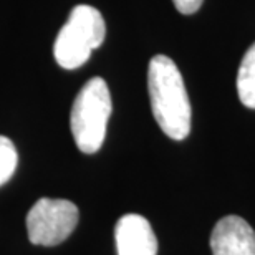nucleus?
Listing matches in <instances>:
<instances>
[{
	"label": "nucleus",
	"mask_w": 255,
	"mask_h": 255,
	"mask_svg": "<svg viewBox=\"0 0 255 255\" xmlns=\"http://www.w3.org/2000/svg\"><path fill=\"white\" fill-rule=\"evenodd\" d=\"M147 91L156 123L171 139L182 141L191 132V103L179 68L166 55L151 58Z\"/></svg>",
	"instance_id": "nucleus-1"
},
{
	"label": "nucleus",
	"mask_w": 255,
	"mask_h": 255,
	"mask_svg": "<svg viewBox=\"0 0 255 255\" xmlns=\"http://www.w3.org/2000/svg\"><path fill=\"white\" fill-rule=\"evenodd\" d=\"M113 110L106 81L100 76L88 80L76 95L71 108V134L85 154H93L101 147L106 136V126Z\"/></svg>",
	"instance_id": "nucleus-2"
},
{
	"label": "nucleus",
	"mask_w": 255,
	"mask_h": 255,
	"mask_svg": "<svg viewBox=\"0 0 255 255\" xmlns=\"http://www.w3.org/2000/svg\"><path fill=\"white\" fill-rule=\"evenodd\" d=\"M105 37L106 25L100 10L91 5H76L55 40V60L62 68H80L105 42Z\"/></svg>",
	"instance_id": "nucleus-3"
},
{
	"label": "nucleus",
	"mask_w": 255,
	"mask_h": 255,
	"mask_svg": "<svg viewBox=\"0 0 255 255\" xmlns=\"http://www.w3.org/2000/svg\"><path fill=\"white\" fill-rule=\"evenodd\" d=\"M78 207L66 199L42 197L27 216V232L33 246L53 247L70 237L78 224Z\"/></svg>",
	"instance_id": "nucleus-4"
},
{
	"label": "nucleus",
	"mask_w": 255,
	"mask_h": 255,
	"mask_svg": "<svg viewBox=\"0 0 255 255\" xmlns=\"http://www.w3.org/2000/svg\"><path fill=\"white\" fill-rule=\"evenodd\" d=\"M212 255H255V232L246 219L226 216L211 234Z\"/></svg>",
	"instance_id": "nucleus-5"
},
{
	"label": "nucleus",
	"mask_w": 255,
	"mask_h": 255,
	"mask_svg": "<svg viewBox=\"0 0 255 255\" xmlns=\"http://www.w3.org/2000/svg\"><path fill=\"white\" fill-rule=\"evenodd\" d=\"M118 255H156L157 239L149 221L139 214H126L115 227Z\"/></svg>",
	"instance_id": "nucleus-6"
},
{
	"label": "nucleus",
	"mask_w": 255,
	"mask_h": 255,
	"mask_svg": "<svg viewBox=\"0 0 255 255\" xmlns=\"http://www.w3.org/2000/svg\"><path fill=\"white\" fill-rule=\"evenodd\" d=\"M237 93L244 106L255 110V43L246 52L239 66Z\"/></svg>",
	"instance_id": "nucleus-7"
},
{
	"label": "nucleus",
	"mask_w": 255,
	"mask_h": 255,
	"mask_svg": "<svg viewBox=\"0 0 255 255\" xmlns=\"http://www.w3.org/2000/svg\"><path fill=\"white\" fill-rule=\"evenodd\" d=\"M18 162V154L13 142L5 136H0V186H3L13 176Z\"/></svg>",
	"instance_id": "nucleus-8"
},
{
	"label": "nucleus",
	"mask_w": 255,
	"mask_h": 255,
	"mask_svg": "<svg viewBox=\"0 0 255 255\" xmlns=\"http://www.w3.org/2000/svg\"><path fill=\"white\" fill-rule=\"evenodd\" d=\"M204 0H172L174 7L179 10V13L184 15H192L196 13L199 8H201Z\"/></svg>",
	"instance_id": "nucleus-9"
}]
</instances>
